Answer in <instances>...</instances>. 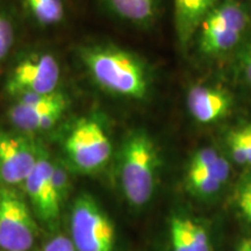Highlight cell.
<instances>
[{
  "label": "cell",
  "mask_w": 251,
  "mask_h": 251,
  "mask_svg": "<svg viewBox=\"0 0 251 251\" xmlns=\"http://www.w3.org/2000/svg\"><path fill=\"white\" fill-rule=\"evenodd\" d=\"M39 146L30 135L0 131V184L12 187L24 185L35 166Z\"/></svg>",
  "instance_id": "9"
},
{
  "label": "cell",
  "mask_w": 251,
  "mask_h": 251,
  "mask_svg": "<svg viewBox=\"0 0 251 251\" xmlns=\"http://www.w3.org/2000/svg\"><path fill=\"white\" fill-rule=\"evenodd\" d=\"M251 28L249 9L241 0H219L197 31L200 55L220 58L246 42Z\"/></svg>",
  "instance_id": "2"
},
{
  "label": "cell",
  "mask_w": 251,
  "mask_h": 251,
  "mask_svg": "<svg viewBox=\"0 0 251 251\" xmlns=\"http://www.w3.org/2000/svg\"><path fill=\"white\" fill-rule=\"evenodd\" d=\"M238 70L246 83L251 87V39L243 43L238 51Z\"/></svg>",
  "instance_id": "20"
},
{
  "label": "cell",
  "mask_w": 251,
  "mask_h": 251,
  "mask_svg": "<svg viewBox=\"0 0 251 251\" xmlns=\"http://www.w3.org/2000/svg\"><path fill=\"white\" fill-rule=\"evenodd\" d=\"M52 181H54L56 194H57L59 202L62 205L68 199L71 187L68 170L62 163L54 161V164H52Z\"/></svg>",
  "instance_id": "19"
},
{
  "label": "cell",
  "mask_w": 251,
  "mask_h": 251,
  "mask_svg": "<svg viewBox=\"0 0 251 251\" xmlns=\"http://www.w3.org/2000/svg\"><path fill=\"white\" fill-rule=\"evenodd\" d=\"M174 1L175 29L178 42L187 47L197 35L203 19L219 0H172Z\"/></svg>",
  "instance_id": "12"
},
{
  "label": "cell",
  "mask_w": 251,
  "mask_h": 251,
  "mask_svg": "<svg viewBox=\"0 0 251 251\" xmlns=\"http://www.w3.org/2000/svg\"><path fill=\"white\" fill-rule=\"evenodd\" d=\"M64 151L76 170L91 174L107 164L112 155V143L98 120L81 118L65 136Z\"/></svg>",
  "instance_id": "4"
},
{
  "label": "cell",
  "mask_w": 251,
  "mask_h": 251,
  "mask_svg": "<svg viewBox=\"0 0 251 251\" xmlns=\"http://www.w3.org/2000/svg\"><path fill=\"white\" fill-rule=\"evenodd\" d=\"M237 206L242 212L244 218L251 224V181L238 193Z\"/></svg>",
  "instance_id": "23"
},
{
  "label": "cell",
  "mask_w": 251,
  "mask_h": 251,
  "mask_svg": "<svg viewBox=\"0 0 251 251\" xmlns=\"http://www.w3.org/2000/svg\"><path fill=\"white\" fill-rule=\"evenodd\" d=\"M70 235L78 251H113L114 248V226L90 194H79L72 205Z\"/></svg>",
  "instance_id": "5"
},
{
  "label": "cell",
  "mask_w": 251,
  "mask_h": 251,
  "mask_svg": "<svg viewBox=\"0 0 251 251\" xmlns=\"http://www.w3.org/2000/svg\"><path fill=\"white\" fill-rule=\"evenodd\" d=\"M37 226L26 199L15 187L0 184V249L29 251Z\"/></svg>",
  "instance_id": "6"
},
{
  "label": "cell",
  "mask_w": 251,
  "mask_h": 251,
  "mask_svg": "<svg viewBox=\"0 0 251 251\" xmlns=\"http://www.w3.org/2000/svg\"><path fill=\"white\" fill-rule=\"evenodd\" d=\"M219 152L213 148H202L194 153L188 170H199L213 164L219 157Z\"/></svg>",
  "instance_id": "21"
},
{
  "label": "cell",
  "mask_w": 251,
  "mask_h": 251,
  "mask_svg": "<svg viewBox=\"0 0 251 251\" xmlns=\"http://www.w3.org/2000/svg\"><path fill=\"white\" fill-rule=\"evenodd\" d=\"M235 251H251V237L244 238L241 241Z\"/></svg>",
  "instance_id": "24"
},
{
  "label": "cell",
  "mask_w": 251,
  "mask_h": 251,
  "mask_svg": "<svg viewBox=\"0 0 251 251\" xmlns=\"http://www.w3.org/2000/svg\"><path fill=\"white\" fill-rule=\"evenodd\" d=\"M61 68L50 52L35 51L17 62L6 80V92L18 98L30 94H48L58 91Z\"/></svg>",
  "instance_id": "7"
},
{
  "label": "cell",
  "mask_w": 251,
  "mask_h": 251,
  "mask_svg": "<svg viewBox=\"0 0 251 251\" xmlns=\"http://www.w3.org/2000/svg\"><path fill=\"white\" fill-rule=\"evenodd\" d=\"M188 183L198 193L213 194L221 187V183L216 179L207 168L199 170H188Z\"/></svg>",
  "instance_id": "17"
},
{
  "label": "cell",
  "mask_w": 251,
  "mask_h": 251,
  "mask_svg": "<svg viewBox=\"0 0 251 251\" xmlns=\"http://www.w3.org/2000/svg\"><path fill=\"white\" fill-rule=\"evenodd\" d=\"M170 237L172 251H212L206 229L188 218H172Z\"/></svg>",
  "instance_id": "13"
},
{
  "label": "cell",
  "mask_w": 251,
  "mask_h": 251,
  "mask_svg": "<svg viewBox=\"0 0 251 251\" xmlns=\"http://www.w3.org/2000/svg\"><path fill=\"white\" fill-rule=\"evenodd\" d=\"M80 58L94 83L106 92L129 99H143L151 86L148 65L133 52L114 46L83 48Z\"/></svg>",
  "instance_id": "1"
},
{
  "label": "cell",
  "mask_w": 251,
  "mask_h": 251,
  "mask_svg": "<svg viewBox=\"0 0 251 251\" xmlns=\"http://www.w3.org/2000/svg\"><path fill=\"white\" fill-rule=\"evenodd\" d=\"M15 99L8 111L9 121L15 130L30 136L54 128L69 107L68 97L59 91L21 96Z\"/></svg>",
  "instance_id": "8"
},
{
  "label": "cell",
  "mask_w": 251,
  "mask_h": 251,
  "mask_svg": "<svg viewBox=\"0 0 251 251\" xmlns=\"http://www.w3.org/2000/svg\"><path fill=\"white\" fill-rule=\"evenodd\" d=\"M227 142L231 157L237 164H251V122L231 130Z\"/></svg>",
  "instance_id": "16"
},
{
  "label": "cell",
  "mask_w": 251,
  "mask_h": 251,
  "mask_svg": "<svg viewBox=\"0 0 251 251\" xmlns=\"http://www.w3.org/2000/svg\"><path fill=\"white\" fill-rule=\"evenodd\" d=\"M52 164L54 161L48 151L39 146L35 166L24 183L25 192L34 214L48 225L57 221L62 206L52 181Z\"/></svg>",
  "instance_id": "10"
},
{
  "label": "cell",
  "mask_w": 251,
  "mask_h": 251,
  "mask_svg": "<svg viewBox=\"0 0 251 251\" xmlns=\"http://www.w3.org/2000/svg\"><path fill=\"white\" fill-rule=\"evenodd\" d=\"M15 40L14 25L9 15L0 8V63L7 57Z\"/></svg>",
  "instance_id": "18"
},
{
  "label": "cell",
  "mask_w": 251,
  "mask_h": 251,
  "mask_svg": "<svg viewBox=\"0 0 251 251\" xmlns=\"http://www.w3.org/2000/svg\"><path fill=\"white\" fill-rule=\"evenodd\" d=\"M158 162V151L148 134L137 130L128 135L122 144L119 171L122 191L133 206H143L151 199Z\"/></svg>",
  "instance_id": "3"
},
{
  "label": "cell",
  "mask_w": 251,
  "mask_h": 251,
  "mask_svg": "<svg viewBox=\"0 0 251 251\" xmlns=\"http://www.w3.org/2000/svg\"><path fill=\"white\" fill-rule=\"evenodd\" d=\"M31 18L42 26H55L64 19L63 0H24Z\"/></svg>",
  "instance_id": "15"
},
{
  "label": "cell",
  "mask_w": 251,
  "mask_h": 251,
  "mask_svg": "<svg viewBox=\"0 0 251 251\" xmlns=\"http://www.w3.org/2000/svg\"><path fill=\"white\" fill-rule=\"evenodd\" d=\"M187 108L194 120L200 124H214L230 111L233 99L224 89L207 85L191 87L186 98Z\"/></svg>",
  "instance_id": "11"
},
{
  "label": "cell",
  "mask_w": 251,
  "mask_h": 251,
  "mask_svg": "<svg viewBox=\"0 0 251 251\" xmlns=\"http://www.w3.org/2000/svg\"><path fill=\"white\" fill-rule=\"evenodd\" d=\"M118 17L126 21L148 26L156 15V0H106Z\"/></svg>",
  "instance_id": "14"
},
{
  "label": "cell",
  "mask_w": 251,
  "mask_h": 251,
  "mask_svg": "<svg viewBox=\"0 0 251 251\" xmlns=\"http://www.w3.org/2000/svg\"><path fill=\"white\" fill-rule=\"evenodd\" d=\"M42 251H78L71 238L64 235H55L43 244Z\"/></svg>",
  "instance_id": "22"
}]
</instances>
